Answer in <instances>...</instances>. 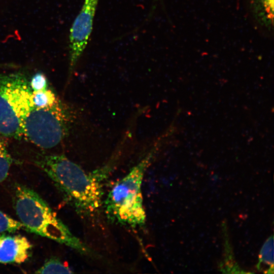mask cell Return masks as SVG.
Masks as SVG:
<instances>
[{"label": "cell", "mask_w": 274, "mask_h": 274, "mask_svg": "<svg viewBox=\"0 0 274 274\" xmlns=\"http://www.w3.org/2000/svg\"><path fill=\"white\" fill-rule=\"evenodd\" d=\"M35 163L51 179L79 215L93 219L100 214L108 166L87 174L63 154L41 155Z\"/></svg>", "instance_id": "1"}, {"label": "cell", "mask_w": 274, "mask_h": 274, "mask_svg": "<svg viewBox=\"0 0 274 274\" xmlns=\"http://www.w3.org/2000/svg\"><path fill=\"white\" fill-rule=\"evenodd\" d=\"M14 206L26 230L68 246L84 255H92L89 247L71 232L46 201L32 189L17 185Z\"/></svg>", "instance_id": "2"}, {"label": "cell", "mask_w": 274, "mask_h": 274, "mask_svg": "<svg viewBox=\"0 0 274 274\" xmlns=\"http://www.w3.org/2000/svg\"><path fill=\"white\" fill-rule=\"evenodd\" d=\"M153 148L124 177L116 182L103 202L102 208L112 223L136 228L146 223L142 186L145 172L156 153Z\"/></svg>", "instance_id": "3"}, {"label": "cell", "mask_w": 274, "mask_h": 274, "mask_svg": "<svg viewBox=\"0 0 274 274\" xmlns=\"http://www.w3.org/2000/svg\"><path fill=\"white\" fill-rule=\"evenodd\" d=\"M77 118L75 111L60 99L49 107L30 106L20 118L23 139L43 149L59 145Z\"/></svg>", "instance_id": "4"}, {"label": "cell", "mask_w": 274, "mask_h": 274, "mask_svg": "<svg viewBox=\"0 0 274 274\" xmlns=\"http://www.w3.org/2000/svg\"><path fill=\"white\" fill-rule=\"evenodd\" d=\"M29 81L21 73L0 74V136L23 138L16 109L24 97Z\"/></svg>", "instance_id": "5"}, {"label": "cell", "mask_w": 274, "mask_h": 274, "mask_svg": "<svg viewBox=\"0 0 274 274\" xmlns=\"http://www.w3.org/2000/svg\"><path fill=\"white\" fill-rule=\"evenodd\" d=\"M99 0H85L75 19L69 36L68 80L87 44Z\"/></svg>", "instance_id": "6"}, {"label": "cell", "mask_w": 274, "mask_h": 274, "mask_svg": "<svg viewBox=\"0 0 274 274\" xmlns=\"http://www.w3.org/2000/svg\"><path fill=\"white\" fill-rule=\"evenodd\" d=\"M31 247L30 242L24 236L0 234V263L24 262L30 255Z\"/></svg>", "instance_id": "7"}, {"label": "cell", "mask_w": 274, "mask_h": 274, "mask_svg": "<svg viewBox=\"0 0 274 274\" xmlns=\"http://www.w3.org/2000/svg\"><path fill=\"white\" fill-rule=\"evenodd\" d=\"M254 17L261 26L271 30L273 22V0H251Z\"/></svg>", "instance_id": "8"}, {"label": "cell", "mask_w": 274, "mask_h": 274, "mask_svg": "<svg viewBox=\"0 0 274 274\" xmlns=\"http://www.w3.org/2000/svg\"><path fill=\"white\" fill-rule=\"evenodd\" d=\"M60 99L49 87L36 92L32 91L31 101L36 107H49L55 105Z\"/></svg>", "instance_id": "9"}, {"label": "cell", "mask_w": 274, "mask_h": 274, "mask_svg": "<svg viewBox=\"0 0 274 274\" xmlns=\"http://www.w3.org/2000/svg\"><path fill=\"white\" fill-rule=\"evenodd\" d=\"M36 273H71L72 269L56 258H51L43 264L36 272Z\"/></svg>", "instance_id": "10"}, {"label": "cell", "mask_w": 274, "mask_h": 274, "mask_svg": "<svg viewBox=\"0 0 274 274\" xmlns=\"http://www.w3.org/2000/svg\"><path fill=\"white\" fill-rule=\"evenodd\" d=\"M13 161L7 143L4 138L0 136V182H3L7 178Z\"/></svg>", "instance_id": "11"}, {"label": "cell", "mask_w": 274, "mask_h": 274, "mask_svg": "<svg viewBox=\"0 0 274 274\" xmlns=\"http://www.w3.org/2000/svg\"><path fill=\"white\" fill-rule=\"evenodd\" d=\"M24 229L23 224L0 210V234L15 232Z\"/></svg>", "instance_id": "12"}, {"label": "cell", "mask_w": 274, "mask_h": 274, "mask_svg": "<svg viewBox=\"0 0 274 274\" xmlns=\"http://www.w3.org/2000/svg\"><path fill=\"white\" fill-rule=\"evenodd\" d=\"M29 85L32 92L41 90L49 87L46 76L41 72H38L32 76L29 81Z\"/></svg>", "instance_id": "13"}, {"label": "cell", "mask_w": 274, "mask_h": 274, "mask_svg": "<svg viewBox=\"0 0 274 274\" xmlns=\"http://www.w3.org/2000/svg\"><path fill=\"white\" fill-rule=\"evenodd\" d=\"M158 1H160V0H154V2H155V3H156Z\"/></svg>", "instance_id": "14"}]
</instances>
